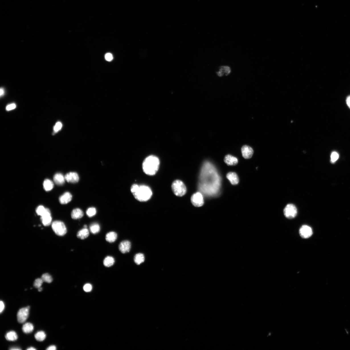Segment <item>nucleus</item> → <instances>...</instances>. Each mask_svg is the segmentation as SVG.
<instances>
[{
	"label": "nucleus",
	"mask_w": 350,
	"mask_h": 350,
	"mask_svg": "<svg viewBox=\"0 0 350 350\" xmlns=\"http://www.w3.org/2000/svg\"><path fill=\"white\" fill-rule=\"evenodd\" d=\"M131 191L135 198L141 202L149 200L152 194L151 189L145 185L134 184L131 187Z\"/></svg>",
	"instance_id": "1"
},
{
	"label": "nucleus",
	"mask_w": 350,
	"mask_h": 350,
	"mask_svg": "<svg viewBox=\"0 0 350 350\" xmlns=\"http://www.w3.org/2000/svg\"><path fill=\"white\" fill-rule=\"evenodd\" d=\"M159 165V159L155 156H150L146 158L142 164L143 171L146 174L154 175L158 171Z\"/></svg>",
	"instance_id": "2"
},
{
	"label": "nucleus",
	"mask_w": 350,
	"mask_h": 350,
	"mask_svg": "<svg viewBox=\"0 0 350 350\" xmlns=\"http://www.w3.org/2000/svg\"><path fill=\"white\" fill-rule=\"evenodd\" d=\"M174 193L178 197H182L186 194L187 188L184 183L180 180L174 181L171 185Z\"/></svg>",
	"instance_id": "3"
},
{
	"label": "nucleus",
	"mask_w": 350,
	"mask_h": 350,
	"mask_svg": "<svg viewBox=\"0 0 350 350\" xmlns=\"http://www.w3.org/2000/svg\"><path fill=\"white\" fill-rule=\"evenodd\" d=\"M52 227L55 233L60 236H64L66 234L67 229L64 223L60 221H55L52 223Z\"/></svg>",
	"instance_id": "4"
},
{
	"label": "nucleus",
	"mask_w": 350,
	"mask_h": 350,
	"mask_svg": "<svg viewBox=\"0 0 350 350\" xmlns=\"http://www.w3.org/2000/svg\"><path fill=\"white\" fill-rule=\"evenodd\" d=\"M285 217L289 219L294 218L297 214V210L295 206L292 204H288L284 210Z\"/></svg>",
	"instance_id": "5"
},
{
	"label": "nucleus",
	"mask_w": 350,
	"mask_h": 350,
	"mask_svg": "<svg viewBox=\"0 0 350 350\" xmlns=\"http://www.w3.org/2000/svg\"><path fill=\"white\" fill-rule=\"evenodd\" d=\"M30 307L28 306L20 309L17 314V320L20 323H23L28 318Z\"/></svg>",
	"instance_id": "6"
},
{
	"label": "nucleus",
	"mask_w": 350,
	"mask_h": 350,
	"mask_svg": "<svg viewBox=\"0 0 350 350\" xmlns=\"http://www.w3.org/2000/svg\"><path fill=\"white\" fill-rule=\"evenodd\" d=\"M191 199L193 205L196 207H200L204 204L202 195L200 192H197L193 195Z\"/></svg>",
	"instance_id": "7"
},
{
	"label": "nucleus",
	"mask_w": 350,
	"mask_h": 350,
	"mask_svg": "<svg viewBox=\"0 0 350 350\" xmlns=\"http://www.w3.org/2000/svg\"><path fill=\"white\" fill-rule=\"evenodd\" d=\"M313 233L311 228L307 225H303L299 230V234L302 238H308Z\"/></svg>",
	"instance_id": "8"
},
{
	"label": "nucleus",
	"mask_w": 350,
	"mask_h": 350,
	"mask_svg": "<svg viewBox=\"0 0 350 350\" xmlns=\"http://www.w3.org/2000/svg\"><path fill=\"white\" fill-rule=\"evenodd\" d=\"M41 220L44 226H48L51 224L52 218L49 209L46 208V212L41 216Z\"/></svg>",
	"instance_id": "9"
},
{
	"label": "nucleus",
	"mask_w": 350,
	"mask_h": 350,
	"mask_svg": "<svg viewBox=\"0 0 350 350\" xmlns=\"http://www.w3.org/2000/svg\"><path fill=\"white\" fill-rule=\"evenodd\" d=\"M131 248V243L130 241L128 240L122 241L119 245V250L123 253L130 252Z\"/></svg>",
	"instance_id": "10"
},
{
	"label": "nucleus",
	"mask_w": 350,
	"mask_h": 350,
	"mask_svg": "<svg viewBox=\"0 0 350 350\" xmlns=\"http://www.w3.org/2000/svg\"><path fill=\"white\" fill-rule=\"evenodd\" d=\"M241 151L243 158L245 159L251 158L253 153L252 148L247 145L243 146L241 148Z\"/></svg>",
	"instance_id": "11"
},
{
	"label": "nucleus",
	"mask_w": 350,
	"mask_h": 350,
	"mask_svg": "<svg viewBox=\"0 0 350 350\" xmlns=\"http://www.w3.org/2000/svg\"><path fill=\"white\" fill-rule=\"evenodd\" d=\"M65 180L68 182L71 183H76L79 182V176L77 173L74 172H69L65 176Z\"/></svg>",
	"instance_id": "12"
},
{
	"label": "nucleus",
	"mask_w": 350,
	"mask_h": 350,
	"mask_svg": "<svg viewBox=\"0 0 350 350\" xmlns=\"http://www.w3.org/2000/svg\"><path fill=\"white\" fill-rule=\"evenodd\" d=\"M224 161L229 166H235L238 163V159L236 157L230 155H228L225 156Z\"/></svg>",
	"instance_id": "13"
},
{
	"label": "nucleus",
	"mask_w": 350,
	"mask_h": 350,
	"mask_svg": "<svg viewBox=\"0 0 350 350\" xmlns=\"http://www.w3.org/2000/svg\"><path fill=\"white\" fill-rule=\"evenodd\" d=\"M72 198V195L69 192H65L60 197V203L62 204H67L71 200Z\"/></svg>",
	"instance_id": "14"
},
{
	"label": "nucleus",
	"mask_w": 350,
	"mask_h": 350,
	"mask_svg": "<svg viewBox=\"0 0 350 350\" xmlns=\"http://www.w3.org/2000/svg\"><path fill=\"white\" fill-rule=\"evenodd\" d=\"M226 177L232 185L238 184L239 182V178L235 173L230 172L227 174Z\"/></svg>",
	"instance_id": "15"
},
{
	"label": "nucleus",
	"mask_w": 350,
	"mask_h": 350,
	"mask_svg": "<svg viewBox=\"0 0 350 350\" xmlns=\"http://www.w3.org/2000/svg\"><path fill=\"white\" fill-rule=\"evenodd\" d=\"M83 211L81 209L76 208L72 210L71 213V216L72 219L77 220L80 219L83 216Z\"/></svg>",
	"instance_id": "16"
},
{
	"label": "nucleus",
	"mask_w": 350,
	"mask_h": 350,
	"mask_svg": "<svg viewBox=\"0 0 350 350\" xmlns=\"http://www.w3.org/2000/svg\"><path fill=\"white\" fill-rule=\"evenodd\" d=\"M54 182L56 184L58 185H62L64 184L65 182V177L60 173H57L54 176Z\"/></svg>",
	"instance_id": "17"
},
{
	"label": "nucleus",
	"mask_w": 350,
	"mask_h": 350,
	"mask_svg": "<svg viewBox=\"0 0 350 350\" xmlns=\"http://www.w3.org/2000/svg\"><path fill=\"white\" fill-rule=\"evenodd\" d=\"M89 231L87 228L82 229L77 232V238L81 239H85L88 238L89 236Z\"/></svg>",
	"instance_id": "18"
},
{
	"label": "nucleus",
	"mask_w": 350,
	"mask_h": 350,
	"mask_svg": "<svg viewBox=\"0 0 350 350\" xmlns=\"http://www.w3.org/2000/svg\"><path fill=\"white\" fill-rule=\"evenodd\" d=\"M117 238V234L114 232H109L106 234L105 236L106 240L108 242L110 243L114 242L116 240Z\"/></svg>",
	"instance_id": "19"
},
{
	"label": "nucleus",
	"mask_w": 350,
	"mask_h": 350,
	"mask_svg": "<svg viewBox=\"0 0 350 350\" xmlns=\"http://www.w3.org/2000/svg\"><path fill=\"white\" fill-rule=\"evenodd\" d=\"M6 339L9 341H15L18 339L17 333L15 331H11L7 333L5 336Z\"/></svg>",
	"instance_id": "20"
},
{
	"label": "nucleus",
	"mask_w": 350,
	"mask_h": 350,
	"mask_svg": "<svg viewBox=\"0 0 350 350\" xmlns=\"http://www.w3.org/2000/svg\"><path fill=\"white\" fill-rule=\"evenodd\" d=\"M231 72V69L228 66H224L220 67L219 71L217 73L218 75L222 77L224 74L226 75H228Z\"/></svg>",
	"instance_id": "21"
},
{
	"label": "nucleus",
	"mask_w": 350,
	"mask_h": 350,
	"mask_svg": "<svg viewBox=\"0 0 350 350\" xmlns=\"http://www.w3.org/2000/svg\"><path fill=\"white\" fill-rule=\"evenodd\" d=\"M34 329V326L32 324L30 323H26L23 325L22 330L23 332L26 333H32Z\"/></svg>",
	"instance_id": "22"
},
{
	"label": "nucleus",
	"mask_w": 350,
	"mask_h": 350,
	"mask_svg": "<svg viewBox=\"0 0 350 350\" xmlns=\"http://www.w3.org/2000/svg\"><path fill=\"white\" fill-rule=\"evenodd\" d=\"M115 260L111 256H107L106 257L103 261L105 266L107 267H110L113 265L114 263Z\"/></svg>",
	"instance_id": "23"
},
{
	"label": "nucleus",
	"mask_w": 350,
	"mask_h": 350,
	"mask_svg": "<svg viewBox=\"0 0 350 350\" xmlns=\"http://www.w3.org/2000/svg\"><path fill=\"white\" fill-rule=\"evenodd\" d=\"M145 258L144 255L142 253H138L136 254L134 258V261L135 263L140 265L144 262Z\"/></svg>",
	"instance_id": "24"
},
{
	"label": "nucleus",
	"mask_w": 350,
	"mask_h": 350,
	"mask_svg": "<svg viewBox=\"0 0 350 350\" xmlns=\"http://www.w3.org/2000/svg\"><path fill=\"white\" fill-rule=\"evenodd\" d=\"M43 187L44 189L46 191H50L53 189L54 184L50 180L46 179L44 181Z\"/></svg>",
	"instance_id": "25"
},
{
	"label": "nucleus",
	"mask_w": 350,
	"mask_h": 350,
	"mask_svg": "<svg viewBox=\"0 0 350 350\" xmlns=\"http://www.w3.org/2000/svg\"><path fill=\"white\" fill-rule=\"evenodd\" d=\"M100 227L99 224L97 223H93L91 224L90 226V231L93 234H97L100 231Z\"/></svg>",
	"instance_id": "26"
},
{
	"label": "nucleus",
	"mask_w": 350,
	"mask_h": 350,
	"mask_svg": "<svg viewBox=\"0 0 350 350\" xmlns=\"http://www.w3.org/2000/svg\"><path fill=\"white\" fill-rule=\"evenodd\" d=\"M35 339L39 341H43L45 339L46 335L43 331H39L36 333L34 335Z\"/></svg>",
	"instance_id": "27"
},
{
	"label": "nucleus",
	"mask_w": 350,
	"mask_h": 350,
	"mask_svg": "<svg viewBox=\"0 0 350 350\" xmlns=\"http://www.w3.org/2000/svg\"><path fill=\"white\" fill-rule=\"evenodd\" d=\"M41 279L44 282L48 283H51L53 281L52 277L48 273H45L42 275Z\"/></svg>",
	"instance_id": "28"
},
{
	"label": "nucleus",
	"mask_w": 350,
	"mask_h": 350,
	"mask_svg": "<svg viewBox=\"0 0 350 350\" xmlns=\"http://www.w3.org/2000/svg\"><path fill=\"white\" fill-rule=\"evenodd\" d=\"M96 209L94 207L89 208L86 211V214L89 217L91 218L94 216L96 215Z\"/></svg>",
	"instance_id": "29"
},
{
	"label": "nucleus",
	"mask_w": 350,
	"mask_h": 350,
	"mask_svg": "<svg viewBox=\"0 0 350 350\" xmlns=\"http://www.w3.org/2000/svg\"><path fill=\"white\" fill-rule=\"evenodd\" d=\"M46 208H45L43 206H40L36 209V212L38 215L41 216L43 215L46 212Z\"/></svg>",
	"instance_id": "30"
},
{
	"label": "nucleus",
	"mask_w": 350,
	"mask_h": 350,
	"mask_svg": "<svg viewBox=\"0 0 350 350\" xmlns=\"http://www.w3.org/2000/svg\"><path fill=\"white\" fill-rule=\"evenodd\" d=\"M44 282L42 279L38 278L36 279L34 283V286L36 288L41 287Z\"/></svg>",
	"instance_id": "31"
},
{
	"label": "nucleus",
	"mask_w": 350,
	"mask_h": 350,
	"mask_svg": "<svg viewBox=\"0 0 350 350\" xmlns=\"http://www.w3.org/2000/svg\"><path fill=\"white\" fill-rule=\"evenodd\" d=\"M331 161L333 163H334L335 161L337 160V159L339 158V155L337 152H333L331 154Z\"/></svg>",
	"instance_id": "32"
},
{
	"label": "nucleus",
	"mask_w": 350,
	"mask_h": 350,
	"mask_svg": "<svg viewBox=\"0 0 350 350\" xmlns=\"http://www.w3.org/2000/svg\"><path fill=\"white\" fill-rule=\"evenodd\" d=\"M62 124L60 122H58L55 124V125L54 127V130L55 132H57L58 131L60 130L61 128H62Z\"/></svg>",
	"instance_id": "33"
},
{
	"label": "nucleus",
	"mask_w": 350,
	"mask_h": 350,
	"mask_svg": "<svg viewBox=\"0 0 350 350\" xmlns=\"http://www.w3.org/2000/svg\"><path fill=\"white\" fill-rule=\"evenodd\" d=\"M92 286L90 284H86L84 286L83 289L86 292H89L92 290Z\"/></svg>",
	"instance_id": "34"
},
{
	"label": "nucleus",
	"mask_w": 350,
	"mask_h": 350,
	"mask_svg": "<svg viewBox=\"0 0 350 350\" xmlns=\"http://www.w3.org/2000/svg\"><path fill=\"white\" fill-rule=\"evenodd\" d=\"M105 58L106 60L108 62H111L113 59V56L111 54L107 53L105 55Z\"/></svg>",
	"instance_id": "35"
},
{
	"label": "nucleus",
	"mask_w": 350,
	"mask_h": 350,
	"mask_svg": "<svg viewBox=\"0 0 350 350\" xmlns=\"http://www.w3.org/2000/svg\"><path fill=\"white\" fill-rule=\"evenodd\" d=\"M16 107V105L15 104H11L7 106L6 108V109L7 111H10V110L15 109Z\"/></svg>",
	"instance_id": "36"
},
{
	"label": "nucleus",
	"mask_w": 350,
	"mask_h": 350,
	"mask_svg": "<svg viewBox=\"0 0 350 350\" xmlns=\"http://www.w3.org/2000/svg\"><path fill=\"white\" fill-rule=\"evenodd\" d=\"M0 306H1V308H0V312L1 313L3 312L5 308V305L3 301L1 300L0 302Z\"/></svg>",
	"instance_id": "37"
},
{
	"label": "nucleus",
	"mask_w": 350,
	"mask_h": 350,
	"mask_svg": "<svg viewBox=\"0 0 350 350\" xmlns=\"http://www.w3.org/2000/svg\"><path fill=\"white\" fill-rule=\"evenodd\" d=\"M56 349H57V348H56V347L55 345H51V346L48 347L46 349L47 350H56Z\"/></svg>",
	"instance_id": "38"
},
{
	"label": "nucleus",
	"mask_w": 350,
	"mask_h": 350,
	"mask_svg": "<svg viewBox=\"0 0 350 350\" xmlns=\"http://www.w3.org/2000/svg\"><path fill=\"white\" fill-rule=\"evenodd\" d=\"M347 104L349 107H350V96L347 97L346 100Z\"/></svg>",
	"instance_id": "39"
},
{
	"label": "nucleus",
	"mask_w": 350,
	"mask_h": 350,
	"mask_svg": "<svg viewBox=\"0 0 350 350\" xmlns=\"http://www.w3.org/2000/svg\"><path fill=\"white\" fill-rule=\"evenodd\" d=\"M10 349L11 350H20L22 349L19 348V347H11Z\"/></svg>",
	"instance_id": "40"
},
{
	"label": "nucleus",
	"mask_w": 350,
	"mask_h": 350,
	"mask_svg": "<svg viewBox=\"0 0 350 350\" xmlns=\"http://www.w3.org/2000/svg\"><path fill=\"white\" fill-rule=\"evenodd\" d=\"M4 94V91L3 89L1 88V96H2Z\"/></svg>",
	"instance_id": "41"
},
{
	"label": "nucleus",
	"mask_w": 350,
	"mask_h": 350,
	"mask_svg": "<svg viewBox=\"0 0 350 350\" xmlns=\"http://www.w3.org/2000/svg\"><path fill=\"white\" fill-rule=\"evenodd\" d=\"M27 350H36V349H35L34 347H29V348H28L27 349Z\"/></svg>",
	"instance_id": "42"
},
{
	"label": "nucleus",
	"mask_w": 350,
	"mask_h": 350,
	"mask_svg": "<svg viewBox=\"0 0 350 350\" xmlns=\"http://www.w3.org/2000/svg\"><path fill=\"white\" fill-rule=\"evenodd\" d=\"M42 290H43V288L41 287L38 288V290L39 292H41Z\"/></svg>",
	"instance_id": "43"
},
{
	"label": "nucleus",
	"mask_w": 350,
	"mask_h": 350,
	"mask_svg": "<svg viewBox=\"0 0 350 350\" xmlns=\"http://www.w3.org/2000/svg\"><path fill=\"white\" fill-rule=\"evenodd\" d=\"M84 228H87V225H84Z\"/></svg>",
	"instance_id": "44"
},
{
	"label": "nucleus",
	"mask_w": 350,
	"mask_h": 350,
	"mask_svg": "<svg viewBox=\"0 0 350 350\" xmlns=\"http://www.w3.org/2000/svg\"><path fill=\"white\" fill-rule=\"evenodd\" d=\"M349 107V108H350V107Z\"/></svg>",
	"instance_id": "45"
}]
</instances>
